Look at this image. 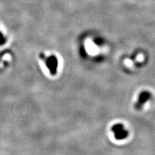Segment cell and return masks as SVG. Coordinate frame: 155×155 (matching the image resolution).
Returning a JSON list of instances; mask_svg holds the SVG:
<instances>
[{
    "mask_svg": "<svg viewBox=\"0 0 155 155\" xmlns=\"http://www.w3.org/2000/svg\"><path fill=\"white\" fill-rule=\"evenodd\" d=\"M45 63L52 75L56 74L59 65L58 58L54 54L48 56L45 60Z\"/></svg>",
    "mask_w": 155,
    "mask_h": 155,
    "instance_id": "obj_1",
    "label": "cell"
},
{
    "mask_svg": "<svg viewBox=\"0 0 155 155\" xmlns=\"http://www.w3.org/2000/svg\"><path fill=\"white\" fill-rule=\"evenodd\" d=\"M111 130L114 133V138L117 140H122L128 136V132L121 123H116L112 127Z\"/></svg>",
    "mask_w": 155,
    "mask_h": 155,
    "instance_id": "obj_2",
    "label": "cell"
},
{
    "mask_svg": "<svg viewBox=\"0 0 155 155\" xmlns=\"http://www.w3.org/2000/svg\"><path fill=\"white\" fill-rule=\"evenodd\" d=\"M151 98V94L147 91H143L138 96V101L135 105V107L137 109H140L144 103H146Z\"/></svg>",
    "mask_w": 155,
    "mask_h": 155,
    "instance_id": "obj_3",
    "label": "cell"
},
{
    "mask_svg": "<svg viewBox=\"0 0 155 155\" xmlns=\"http://www.w3.org/2000/svg\"><path fill=\"white\" fill-rule=\"evenodd\" d=\"M7 41V38L5 36L4 33L2 32V30L0 29V45H4Z\"/></svg>",
    "mask_w": 155,
    "mask_h": 155,
    "instance_id": "obj_4",
    "label": "cell"
}]
</instances>
